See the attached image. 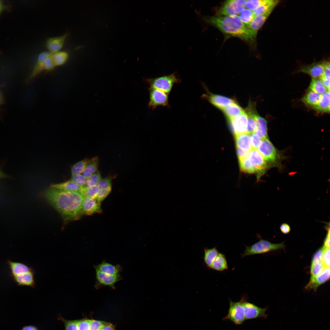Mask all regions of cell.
<instances>
[{"mask_svg": "<svg viewBox=\"0 0 330 330\" xmlns=\"http://www.w3.org/2000/svg\"><path fill=\"white\" fill-rule=\"evenodd\" d=\"M64 323L65 330H79L78 320H67L61 318Z\"/></svg>", "mask_w": 330, "mask_h": 330, "instance_id": "cell-46", "label": "cell"}, {"mask_svg": "<svg viewBox=\"0 0 330 330\" xmlns=\"http://www.w3.org/2000/svg\"><path fill=\"white\" fill-rule=\"evenodd\" d=\"M202 19L226 35L240 38L251 44L255 42L257 34L248 28L238 15L205 16Z\"/></svg>", "mask_w": 330, "mask_h": 330, "instance_id": "cell-2", "label": "cell"}, {"mask_svg": "<svg viewBox=\"0 0 330 330\" xmlns=\"http://www.w3.org/2000/svg\"><path fill=\"white\" fill-rule=\"evenodd\" d=\"M323 250L322 263L324 267H330V248L322 247Z\"/></svg>", "mask_w": 330, "mask_h": 330, "instance_id": "cell-47", "label": "cell"}, {"mask_svg": "<svg viewBox=\"0 0 330 330\" xmlns=\"http://www.w3.org/2000/svg\"><path fill=\"white\" fill-rule=\"evenodd\" d=\"M149 100L148 104V107L152 110L160 106L169 107V94L154 88H148Z\"/></svg>", "mask_w": 330, "mask_h": 330, "instance_id": "cell-8", "label": "cell"}, {"mask_svg": "<svg viewBox=\"0 0 330 330\" xmlns=\"http://www.w3.org/2000/svg\"><path fill=\"white\" fill-rule=\"evenodd\" d=\"M145 81L150 87L169 94L174 85L181 82V79L176 72L168 75L146 79Z\"/></svg>", "mask_w": 330, "mask_h": 330, "instance_id": "cell-3", "label": "cell"}, {"mask_svg": "<svg viewBox=\"0 0 330 330\" xmlns=\"http://www.w3.org/2000/svg\"><path fill=\"white\" fill-rule=\"evenodd\" d=\"M95 268L105 273L112 275H120L122 268L119 265H114L105 261L94 266Z\"/></svg>", "mask_w": 330, "mask_h": 330, "instance_id": "cell-23", "label": "cell"}, {"mask_svg": "<svg viewBox=\"0 0 330 330\" xmlns=\"http://www.w3.org/2000/svg\"><path fill=\"white\" fill-rule=\"evenodd\" d=\"M95 269L96 282L95 286L96 288H99L103 286H108L113 288L115 284L121 279L120 275H110Z\"/></svg>", "mask_w": 330, "mask_h": 330, "instance_id": "cell-12", "label": "cell"}, {"mask_svg": "<svg viewBox=\"0 0 330 330\" xmlns=\"http://www.w3.org/2000/svg\"><path fill=\"white\" fill-rule=\"evenodd\" d=\"M321 95L309 90L302 98L301 101L307 106L313 108L319 102Z\"/></svg>", "mask_w": 330, "mask_h": 330, "instance_id": "cell-27", "label": "cell"}, {"mask_svg": "<svg viewBox=\"0 0 330 330\" xmlns=\"http://www.w3.org/2000/svg\"><path fill=\"white\" fill-rule=\"evenodd\" d=\"M11 178V176L6 174L3 171L2 167L0 166V179Z\"/></svg>", "mask_w": 330, "mask_h": 330, "instance_id": "cell-56", "label": "cell"}, {"mask_svg": "<svg viewBox=\"0 0 330 330\" xmlns=\"http://www.w3.org/2000/svg\"><path fill=\"white\" fill-rule=\"evenodd\" d=\"M102 178L98 170L87 178L85 186L90 187L97 185Z\"/></svg>", "mask_w": 330, "mask_h": 330, "instance_id": "cell-42", "label": "cell"}, {"mask_svg": "<svg viewBox=\"0 0 330 330\" xmlns=\"http://www.w3.org/2000/svg\"><path fill=\"white\" fill-rule=\"evenodd\" d=\"M251 134V144L252 149H257L259 146L262 139L255 133H253Z\"/></svg>", "mask_w": 330, "mask_h": 330, "instance_id": "cell-49", "label": "cell"}, {"mask_svg": "<svg viewBox=\"0 0 330 330\" xmlns=\"http://www.w3.org/2000/svg\"><path fill=\"white\" fill-rule=\"evenodd\" d=\"M211 269L219 271L227 270L228 266L225 255L219 252L213 261Z\"/></svg>", "mask_w": 330, "mask_h": 330, "instance_id": "cell-30", "label": "cell"}, {"mask_svg": "<svg viewBox=\"0 0 330 330\" xmlns=\"http://www.w3.org/2000/svg\"><path fill=\"white\" fill-rule=\"evenodd\" d=\"M4 8V5L2 1L0 0V14Z\"/></svg>", "mask_w": 330, "mask_h": 330, "instance_id": "cell-58", "label": "cell"}, {"mask_svg": "<svg viewBox=\"0 0 330 330\" xmlns=\"http://www.w3.org/2000/svg\"><path fill=\"white\" fill-rule=\"evenodd\" d=\"M6 263L9 270V276L11 277L34 271L32 268L21 262L13 261L8 259Z\"/></svg>", "mask_w": 330, "mask_h": 330, "instance_id": "cell-17", "label": "cell"}, {"mask_svg": "<svg viewBox=\"0 0 330 330\" xmlns=\"http://www.w3.org/2000/svg\"><path fill=\"white\" fill-rule=\"evenodd\" d=\"M313 109L322 113L330 112V92L327 91L321 94L319 102Z\"/></svg>", "mask_w": 330, "mask_h": 330, "instance_id": "cell-26", "label": "cell"}, {"mask_svg": "<svg viewBox=\"0 0 330 330\" xmlns=\"http://www.w3.org/2000/svg\"><path fill=\"white\" fill-rule=\"evenodd\" d=\"M235 140L237 148L248 152L252 149L251 134L246 133L235 135Z\"/></svg>", "mask_w": 330, "mask_h": 330, "instance_id": "cell-22", "label": "cell"}, {"mask_svg": "<svg viewBox=\"0 0 330 330\" xmlns=\"http://www.w3.org/2000/svg\"><path fill=\"white\" fill-rule=\"evenodd\" d=\"M237 153L239 160H240L248 156L250 152L244 151L237 147Z\"/></svg>", "mask_w": 330, "mask_h": 330, "instance_id": "cell-52", "label": "cell"}, {"mask_svg": "<svg viewBox=\"0 0 330 330\" xmlns=\"http://www.w3.org/2000/svg\"><path fill=\"white\" fill-rule=\"evenodd\" d=\"M99 190L98 185L90 187H81L79 191L83 197L96 199Z\"/></svg>", "mask_w": 330, "mask_h": 330, "instance_id": "cell-35", "label": "cell"}, {"mask_svg": "<svg viewBox=\"0 0 330 330\" xmlns=\"http://www.w3.org/2000/svg\"><path fill=\"white\" fill-rule=\"evenodd\" d=\"M91 320L82 319L78 320V325L79 330H90Z\"/></svg>", "mask_w": 330, "mask_h": 330, "instance_id": "cell-48", "label": "cell"}, {"mask_svg": "<svg viewBox=\"0 0 330 330\" xmlns=\"http://www.w3.org/2000/svg\"><path fill=\"white\" fill-rule=\"evenodd\" d=\"M330 275V267H324L322 272L314 280L309 282L305 287L306 289L315 290L321 285L329 280Z\"/></svg>", "mask_w": 330, "mask_h": 330, "instance_id": "cell-20", "label": "cell"}, {"mask_svg": "<svg viewBox=\"0 0 330 330\" xmlns=\"http://www.w3.org/2000/svg\"><path fill=\"white\" fill-rule=\"evenodd\" d=\"M245 249L241 255L242 258L246 256L264 253L271 251L283 248L284 243H272L268 240L261 239L258 242L250 246L245 245Z\"/></svg>", "mask_w": 330, "mask_h": 330, "instance_id": "cell-4", "label": "cell"}, {"mask_svg": "<svg viewBox=\"0 0 330 330\" xmlns=\"http://www.w3.org/2000/svg\"><path fill=\"white\" fill-rule=\"evenodd\" d=\"M207 93L203 94L201 98L207 100L211 104L216 108L222 110L223 108L230 104L234 102L233 99L226 97L214 94L209 92L205 85H203Z\"/></svg>", "mask_w": 330, "mask_h": 330, "instance_id": "cell-11", "label": "cell"}, {"mask_svg": "<svg viewBox=\"0 0 330 330\" xmlns=\"http://www.w3.org/2000/svg\"><path fill=\"white\" fill-rule=\"evenodd\" d=\"M88 159H85L79 161L73 165L71 169L72 177L76 175L82 174Z\"/></svg>", "mask_w": 330, "mask_h": 330, "instance_id": "cell-40", "label": "cell"}, {"mask_svg": "<svg viewBox=\"0 0 330 330\" xmlns=\"http://www.w3.org/2000/svg\"><path fill=\"white\" fill-rule=\"evenodd\" d=\"M239 162L240 169L242 171L249 174L256 173L255 169L250 162L248 156L239 160Z\"/></svg>", "mask_w": 330, "mask_h": 330, "instance_id": "cell-38", "label": "cell"}, {"mask_svg": "<svg viewBox=\"0 0 330 330\" xmlns=\"http://www.w3.org/2000/svg\"><path fill=\"white\" fill-rule=\"evenodd\" d=\"M280 228L281 232L284 234H288L291 231L290 226L286 223H283L281 224Z\"/></svg>", "mask_w": 330, "mask_h": 330, "instance_id": "cell-53", "label": "cell"}, {"mask_svg": "<svg viewBox=\"0 0 330 330\" xmlns=\"http://www.w3.org/2000/svg\"><path fill=\"white\" fill-rule=\"evenodd\" d=\"M256 171L258 181L265 172L268 166L264 158L257 149H252L248 156Z\"/></svg>", "mask_w": 330, "mask_h": 330, "instance_id": "cell-10", "label": "cell"}, {"mask_svg": "<svg viewBox=\"0 0 330 330\" xmlns=\"http://www.w3.org/2000/svg\"><path fill=\"white\" fill-rule=\"evenodd\" d=\"M330 61L325 60L324 68L322 76L320 78L323 85L330 92Z\"/></svg>", "mask_w": 330, "mask_h": 330, "instance_id": "cell-37", "label": "cell"}, {"mask_svg": "<svg viewBox=\"0 0 330 330\" xmlns=\"http://www.w3.org/2000/svg\"><path fill=\"white\" fill-rule=\"evenodd\" d=\"M325 61V60H322L303 65L299 68L298 72L307 74L312 78H320L323 73Z\"/></svg>", "mask_w": 330, "mask_h": 330, "instance_id": "cell-13", "label": "cell"}, {"mask_svg": "<svg viewBox=\"0 0 330 330\" xmlns=\"http://www.w3.org/2000/svg\"><path fill=\"white\" fill-rule=\"evenodd\" d=\"M229 121L235 135L247 133L248 116L245 111Z\"/></svg>", "mask_w": 330, "mask_h": 330, "instance_id": "cell-14", "label": "cell"}, {"mask_svg": "<svg viewBox=\"0 0 330 330\" xmlns=\"http://www.w3.org/2000/svg\"><path fill=\"white\" fill-rule=\"evenodd\" d=\"M229 307L228 313L223 320H229L236 325L242 324L246 320L243 304L242 299L238 302L229 299Z\"/></svg>", "mask_w": 330, "mask_h": 330, "instance_id": "cell-6", "label": "cell"}, {"mask_svg": "<svg viewBox=\"0 0 330 330\" xmlns=\"http://www.w3.org/2000/svg\"><path fill=\"white\" fill-rule=\"evenodd\" d=\"M100 203L96 199L84 197L82 214L90 215L96 213H101L102 210Z\"/></svg>", "mask_w": 330, "mask_h": 330, "instance_id": "cell-16", "label": "cell"}, {"mask_svg": "<svg viewBox=\"0 0 330 330\" xmlns=\"http://www.w3.org/2000/svg\"><path fill=\"white\" fill-rule=\"evenodd\" d=\"M238 16L242 22L246 25L251 22L255 16L253 11L246 8Z\"/></svg>", "mask_w": 330, "mask_h": 330, "instance_id": "cell-39", "label": "cell"}, {"mask_svg": "<svg viewBox=\"0 0 330 330\" xmlns=\"http://www.w3.org/2000/svg\"><path fill=\"white\" fill-rule=\"evenodd\" d=\"M112 178L108 176L102 178L98 184L99 190L96 199L100 202L103 200L110 193L112 189Z\"/></svg>", "mask_w": 330, "mask_h": 330, "instance_id": "cell-19", "label": "cell"}, {"mask_svg": "<svg viewBox=\"0 0 330 330\" xmlns=\"http://www.w3.org/2000/svg\"><path fill=\"white\" fill-rule=\"evenodd\" d=\"M2 101V97L1 95V93L0 92V102L1 103Z\"/></svg>", "mask_w": 330, "mask_h": 330, "instance_id": "cell-59", "label": "cell"}, {"mask_svg": "<svg viewBox=\"0 0 330 330\" xmlns=\"http://www.w3.org/2000/svg\"><path fill=\"white\" fill-rule=\"evenodd\" d=\"M324 267L322 262H319L311 265L310 277L309 282L314 280L323 271Z\"/></svg>", "mask_w": 330, "mask_h": 330, "instance_id": "cell-41", "label": "cell"}, {"mask_svg": "<svg viewBox=\"0 0 330 330\" xmlns=\"http://www.w3.org/2000/svg\"><path fill=\"white\" fill-rule=\"evenodd\" d=\"M81 187L69 180L63 183L52 184L50 187L63 191L79 192Z\"/></svg>", "mask_w": 330, "mask_h": 330, "instance_id": "cell-31", "label": "cell"}, {"mask_svg": "<svg viewBox=\"0 0 330 330\" xmlns=\"http://www.w3.org/2000/svg\"><path fill=\"white\" fill-rule=\"evenodd\" d=\"M323 254V250L321 248L318 250L314 255L312 259L311 265H312L316 263L322 262Z\"/></svg>", "mask_w": 330, "mask_h": 330, "instance_id": "cell-50", "label": "cell"}, {"mask_svg": "<svg viewBox=\"0 0 330 330\" xmlns=\"http://www.w3.org/2000/svg\"><path fill=\"white\" fill-rule=\"evenodd\" d=\"M44 196L66 221L75 220L82 214L83 196L79 192L65 191L50 188Z\"/></svg>", "mask_w": 330, "mask_h": 330, "instance_id": "cell-1", "label": "cell"}, {"mask_svg": "<svg viewBox=\"0 0 330 330\" xmlns=\"http://www.w3.org/2000/svg\"><path fill=\"white\" fill-rule=\"evenodd\" d=\"M277 0H267V1L253 11L255 16L273 11L279 3Z\"/></svg>", "mask_w": 330, "mask_h": 330, "instance_id": "cell-29", "label": "cell"}, {"mask_svg": "<svg viewBox=\"0 0 330 330\" xmlns=\"http://www.w3.org/2000/svg\"><path fill=\"white\" fill-rule=\"evenodd\" d=\"M258 150L268 164L273 166L278 165L280 156L276 148L268 138L262 139Z\"/></svg>", "mask_w": 330, "mask_h": 330, "instance_id": "cell-5", "label": "cell"}, {"mask_svg": "<svg viewBox=\"0 0 330 330\" xmlns=\"http://www.w3.org/2000/svg\"><path fill=\"white\" fill-rule=\"evenodd\" d=\"M101 330H115V328L111 323H107Z\"/></svg>", "mask_w": 330, "mask_h": 330, "instance_id": "cell-55", "label": "cell"}, {"mask_svg": "<svg viewBox=\"0 0 330 330\" xmlns=\"http://www.w3.org/2000/svg\"><path fill=\"white\" fill-rule=\"evenodd\" d=\"M246 0H229L225 2L216 12L217 16L238 15L246 8Z\"/></svg>", "mask_w": 330, "mask_h": 330, "instance_id": "cell-7", "label": "cell"}, {"mask_svg": "<svg viewBox=\"0 0 330 330\" xmlns=\"http://www.w3.org/2000/svg\"><path fill=\"white\" fill-rule=\"evenodd\" d=\"M34 271L11 277L13 280L19 286H29L34 288L35 283Z\"/></svg>", "mask_w": 330, "mask_h": 330, "instance_id": "cell-18", "label": "cell"}, {"mask_svg": "<svg viewBox=\"0 0 330 330\" xmlns=\"http://www.w3.org/2000/svg\"><path fill=\"white\" fill-rule=\"evenodd\" d=\"M50 54V53L46 51L42 52L39 54L36 63L28 78L29 80H31L34 79L43 71V64L44 61L46 58Z\"/></svg>", "mask_w": 330, "mask_h": 330, "instance_id": "cell-24", "label": "cell"}, {"mask_svg": "<svg viewBox=\"0 0 330 330\" xmlns=\"http://www.w3.org/2000/svg\"><path fill=\"white\" fill-rule=\"evenodd\" d=\"M56 67L51 56V54L47 57L45 60L43 67V71H50Z\"/></svg>", "mask_w": 330, "mask_h": 330, "instance_id": "cell-45", "label": "cell"}, {"mask_svg": "<svg viewBox=\"0 0 330 330\" xmlns=\"http://www.w3.org/2000/svg\"><path fill=\"white\" fill-rule=\"evenodd\" d=\"M204 251V262L207 266L211 269L213 261L219 252L216 247L211 248H205Z\"/></svg>", "mask_w": 330, "mask_h": 330, "instance_id": "cell-33", "label": "cell"}, {"mask_svg": "<svg viewBox=\"0 0 330 330\" xmlns=\"http://www.w3.org/2000/svg\"><path fill=\"white\" fill-rule=\"evenodd\" d=\"M272 11L255 16L251 22L247 26L250 30L257 34L258 30L264 24Z\"/></svg>", "mask_w": 330, "mask_h": 330, "instance_id": "cell-21", "label": "cell"}, {"mask_svg": "<svg viewBox=\"0 0 330 330\" xmlns=\"http://www.w3.org/2000/svg\"><path fill=\"white\" fill-rule=\"evenodd\" d=\"M242 298L246 320L266 318L268 315L265 313L267 310V308L260 307L247 301V298L246 296H242Z\"/></svg>", "mask_w": 330, "mask_h": 330, "instance_id": "cell-9", "label": "cell"}, {"mask_svg": "<svg viewBox=\"0 0 330 330\" xmlns=\"http://www.w3.org/2000/svg\"><path fill=\"white\" fill-rule=\"evenodd\" d=\"M222 110L228 120L239 116L244 111L235 101L226 107Z\"/></svg>", "mask_w": 330, "mask_h": 330, "instance_id": "cell-25", "label": "cell"}, {"mask_svg": "<svg viewBox=\"0 0 330 330\" xmlns=\"http://www.w3.org/2000/svg\"><path fill=\"white\" fill-rule=\"evenodd\" d=\"M22 330H38L35 326L31 325L25 326L24 327Z\"/></svg>", "mask_w": 330, "mask_h": 330, "instance_id": "cell-57", "label": "cell"}, {"mask_svg": "<svg viewBox=\"0 0 330 330\" xmlns=\"http://www.w3.org/2000/svg\"><path fill=\"white\" fill-rule=\"evenodd\" d=\"M267 0H246V8L253 11L266 3Z\"/></svg>", "mask_w": 330, "mask_h": 330, "instance_id": "cell-43", "label": "cell"}, {"mask_svg": "<svg viewBox=\"0 0 330 330\" xmlns=\"http://www.w3.org/2000/svg\"><path fill=\"white\" fill-rule=\"evenodd\" d=\"M309 88V90L320 95L328 91L320 79H312Z\"/></svg>", "mask_w": 330, "mask_h": 330, "instance_id": "cell-36", "label": "cell"}, {"mask_svg": "<svg viewBox=\"0 0 330 330\" xmlns=\"http://www.w3.org/2000/svg\"><path fill=\"white\" fill-rule=\"evenodd\" d=\"M327 233L325 238L324 245L323 246V248H330V229L329 228H328L327 229Z\"/></svg>", "mask_w": 330, "mask_h": 330, "instance_id": "cell-54", "label": "cell"}, {"mask_svg": "<svg viewBox=\"0 0 330 330\" xmlns=\"http://www.w3.org/2000/svg\"><path fill=\"white\" fill-rule=\"evenodd\" d=\"M0 103H1L0 102Z\"/></svg>", "mask_w": 330, "mask_h": 330, "instance_id": "cell-60", "label": "cell"}, {"mask_svg": "<svg viewBox=\"0 0 330 330\" xmlns=\"http://www.w3.org/2000/svg\"><path fill=\"white\" fill-rule=\"evenodd\" d=\"M99 159L97 156L88 159L82 175L87 179L97 170Z\"/></svg>", "mask_w": 330, "mask_h": 330, "instance_id": "cell-32", "label": "cell"}, {"mask_svg": "<svg viewBox=\"0 0 330 330\" xmlns=\"http://www.w3.org/2000/svg\"><path fill=\"white\" fill-rule=\"evenodd\" d=\"M256 119L257 127L255 132L262 139L268 138L267 122L258 113L256 115Z\"/></svg>", "mask_w": 330, "mask_h": 330, "instance_id": "cell-28", "label": "cell"}, {"mask_svg": "<svg viewBox=\"0 0 330 330\" xmlns=\"http://www.w3.org/2000/svg\"><path fill=\"white\" fill-rule=\"evenodd\" d=\"M69 35L68 33L58 36L51 37L46 41V47L48 52L53 54L60 51L63 46Z\"/></svg>", "mask_w": 330, "mask_h": 330, "instance_id": "cell-15", "label": "cell"}, {"mask_svg": "<svg viewBox=\"0 0 330 330\" xmlns=\"http://www.w3.org/2000/svg\"><path fill=\"white\" fill-rule=\"evenodd\" d=\"M51 56L56 67L60 66L65 64L68 61L69 54L66 51H59L51 54Z\"/></svg>", "mask_w": 330, "mask_h": 330, "instance_id": "cell-34", "label": "cell"}, {"mask_svg": "<svg viewBox=\"0 0 330 330\" xmlns=\"http://www.w3.org/2000/svg\"><path fill=\"white\" fill-rule=\"evenodd\" d=\"M87 178L82 174H79L71 177L70 181L80 187L85 186Z\"/></svg>", "mask_w": 330, "mask_h": 330, "instance_id": "cell-44", "label": "cell"}, {"mask_svg": "<svg viewBox=\"0 0 330 330\" xmlns=\"http://www.w3.org/2000/svg\"><path fill=\"white\" fill-rule=\"evenodd\" d=\"M107 323L101 321L91 320L90 330H101Z\"/></svg>", "mask_w": 330, "mask_h": 330, "instance_id": "cell-51", "label": "cell"}]
</instances>
